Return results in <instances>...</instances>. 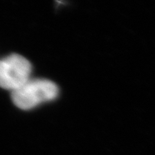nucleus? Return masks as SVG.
<instances>
[{
  "instance_id": "1",
  "label": "nucleus",
  "mask_w": 155,
  "mask_h": 155,
  "mask_svg": "<svg viewBox=\"0 0 155 155\" xmlns=\"http://www.w3.org/2000/svg\"><path fill=\"white\" fill-rule=\"evenodd\" d=\"M58 88L54 83L46 79L30 78L23 85L12 91V100L19 109L28 110L43 102L54 99Z\"/></svg>"
},
{
  "instance_id": "2",
  "label": "nucleus",
  "mask_w": 155,
  "mask_h": 155,
  "mask_svg": "<svg viewBox=\"0 0 155 155\" xmlns=\"http://www.w3.org/2000/svg\"><path fill=\"white\" fill-rule=\"evenodd\" d=\"M31 65L17 54L0 59V87L14 91L31 78Z\"/></svg>"
}]
</instances>
